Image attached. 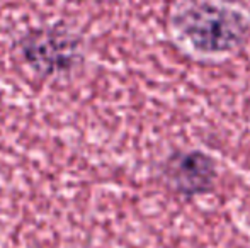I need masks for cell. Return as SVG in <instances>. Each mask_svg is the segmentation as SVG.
Wrapping results in <instances>:
<instances>
[{
	"mask_svg": "<svg viewBox=\"0 0 250 248\" xmlns=\"http://www.w3.org/2000/svg\"><path fill=\"white\" fill-rule=\"evenodd\" d=\"M174 26L196 50L221 53L245 36L247 22L237 10L208 0H186L174 12Z\"/></svg>",
	"mask_w": 250,
	"mask_h": 248,
	"instance_id": "obj_1",
	"label": "cell"
}]
</instances>
